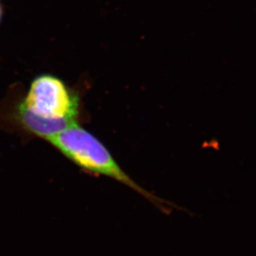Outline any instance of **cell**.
I'll return each instance as SVG.
<instances>
[{"instance_id": "6da1fadb", "label": "cell", "mask_w": 256, "mask_h": 256, "mask_svg": "<svg viewBox=\"0 0 256 256\" xmlns=\"http://www.w3.org/2000/svg\"><path fill=\"white\" fill-rule=\"evenodd\" d=\"M78 95L62 79L41 74L31 82L26 94L10 88L0 102V130L47 140L78 124Z\"/></svg>"}, {"instance_id": "7a4b0ae2", "label": "cell", "mask_w": 256, "mask_h": 256, "mask_svg": "<svg viewBox=\"0 0 256 256\" xmlns=\"http://www.w3.org/2000/svg\"><path fill=\"white\" fill-rule=\"evenodd\" d=\"M46 142L84 170L111 178L138 192L156 206L165 210L168 202L138 185L119 166L104 143L78 124L70 126Z\"/></svg>"}, {"instance_id": "3957f363", "label": "cell", "mask_w": 256, "mask_h": 256, "mask_svg": "<svg viewBox=\"0 0 256 256\" xmlns=\"http://www.w3.org/2000/svg\"><path fill=\"white\" fill-rule=\"evenodd\" d=\"M2 4L0 2V22H1V20H2Z\"/></svg>"}]
</instances>
